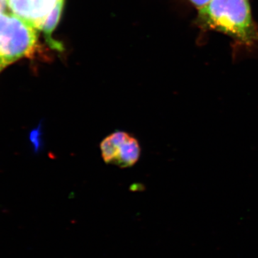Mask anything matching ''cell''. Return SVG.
<instances>
[{
    "label": "cell",
    "instance_id": "cell-1",
    "mask_svg": "<svg viewBox=\"0 0 258 258\" xmlns=\"http://www.w3.org/2000/svg\"><path fill=\"white\" fill-rule=\"evenodd\" d=\"M195 23L227 35L241 46L258 47V26L249 0H212L198 9Z\"/></svg>",
    "mask_w": 258,
    "mask_h": 258
},
{
    "label": "cell",
    "instance_id": "cell-2",
    "mask_svg": "<svg viewBox=\"0 0 258 258\" xmlns=\"http://www.w3.org/2000/svg\"><path fill=\"white\" fill-rule=\"evenodd\" d=\"M37 29L16 15L0 12V71L37 48Z\"/></svg>",
    "mask_w": 258,
    "mask_h": 258
},
{
    "label": "cell",
    "instance_id": "cell-3",
    "mask_svg": "<svg viewBox=\"0 0 258 258\" xmlns=\"http://www.w3.org/2000/svg\"><path fill=\"white\" fill-rule=\"evenodd\" d=\"M59 0H8L13 14L28 22L37 30L44 23Z\"/></svg>",
    "mask_w": 258,
    "mask_h": 258
},
{
    "label": "cell",
    "instance_id": "cell-4",
    "mask_svg": "<svg viewBox=\"0 0 258 258\" xmlns=\"http://www.w3.org/2000/svg\"><path fill=\"white\" fill-rule=\"evenodd\" d=\"M141 154V147L138 141L128 136L120 146L113 164L122 168L132 166L138 161Z\"/></svg>",
    "mask_w": 258,
    "mask_h": 258
},
{
    "label": "cell",
    "instance_id": "cell-5",
    "mask_svg": "<svg viewBox=\"0 0 258 258\" xmlns=\"http://www.w3.org/2000/svg\"><path fill=\"white\" fill-rule=\"evenodd\" d=\"M128 136L125 132H117L103 139L101 144V152L105 162L113 164L118 148Z\"/></svg>",
    "mask_w": 258,
    "mask_h": 258
},
{
    "label": "cell",
    "instance_id": "cell-6",
    "mask_svg": "<svg viewBox=\"0 0 258 258\" xmlns=\"http://www.w3.org/2000/svg\"><path fill=\"white\" fill-rule=\"evenodd\" d=\"M64 2V0H59L54 9L47 17L41 30L45 34L47 43L52 47V48L56 49V50H62V46L59 45L58 42L52 39V34L60 21L62 9H63Z\"/></svg>",
    "mask_w": 258,
    "mask_h": 258
},
{
    "label": "cell",
    "instance_id": "cell-7",
    "mask_svg": "<svg viewBox=\"0 0 258 258\" xmlns=\"http://www.w3.org/2000/svg\"><path fill=\"white\" fill-rule=\"evenodd\" d=\"M212 0H189L190 3L196 7L198 9L203 8L205 5H208Z\"/></svg>",
    "mask_w": 258,
    "mask_h": 258
},
{
    "label": "cell",
    "instance_id": "cell-8",
    "mask_svg": "<svg viewBox=\"0 0 258 258\" xmlns=\"http://www.w3.org/2000/svg\"><path fill=\"white\" fill-rule=\"evenodd\" d=\"M8 8V0H0V12H5Z\"/></svg>",
    "mask_w": 258,
    "mask_h": 258
}]
</instances>
